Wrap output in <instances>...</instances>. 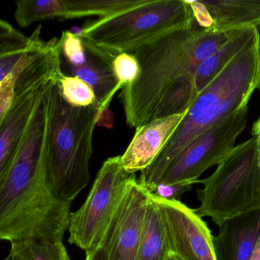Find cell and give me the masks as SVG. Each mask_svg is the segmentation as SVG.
I'll use <instances>...</instances> for the list:
<instances>
[{
	"label": "cell",
	"mask_w": 260,
	"mask_h": 260,
	"mask_svg": "<svg viewBox=\"0 0 260 260\" xmlns=\"http://www.w3.org/2000/svg\"><path fill=\"white\" fill-rule=\"evenodd\" d=\"M31 37H26L12 26L7 21H0V57L10 55L26 49Z\"/></svg>",
	"instance_id": "obj_23"
},
{
	"label": "cell",
	"mask_w": 260,
	"mask_h": 260,
	"mask_svg": "<svg viewBox=\"0 0 260 260\" xmlns=\"http://www.w3.org/2000/svg\"><path fill=\"white\" fill-rule=\"evenodd\" d=\"M113 69L121 89L133 84L141 73L139 62L132 53L117 54L113 60Z\"/></svg>",
	"instance_id": "obj_24"
},
{
	"label": "cell",
	"mask_w": 260,
	"mask_h": 260,
	"mask_svg": "<svg viewBox=\"0 0 260 260\" xmlns=\"http://www.w3.org/2000/svg\"><path fill=\"white\" fill-rule=\"evenodd\" d=\"M248 112L247 106L196 137L170 162L157 183H199L203 173L218 165L234 150L247 124Z\"/></svg>",
	"instance_id": "obj_8"
},
{
	"label": "cell",
	"mask_w": 260,
	"mask_h": 260,
	"mask_svg": "<svg viewBox=\"0 0 260 260\" xmlns=\"http://www.w3.org/2000/svg\"><path fill=\"white\" fill-rule=\"evenodd\" d=\"M165 228L169 260H216L211 230L194 210L181 201L150 194Z\"/></svg>",
	"instance_id": "obj_9"
},
{
	"label": "cell",
	"mask_w": 260,
	"mask_h": 260,
	"mask_svg": "<svg viewBox=\"0 0 260 260\" xmlns=\"http://www.w3.org/2000/svg\"><path fill=\"white\" fill-rule=\"evenodd\" d=\"M258 39V28L248 27L238 30L229 41L198 67L194 74L198 92L212 82L241 51Z\"/></svg>",
	"instance_id": "obj_16"
},
{
	"label": "cell",
	"mask_w": 260,
	"mask_h": 260,
	"mask_svg": "<svg viewBox=\"0 0 260 260\" xmlns=\"http://www.w3.org/2000/svg\"><path fill=\"white\" fill-rule=\"evenodd\" d=\"M211 19V29L229 31L260 25V0L202 1Z\"/></svg>",
	"instance_id": "obj_15"
},
{
	"label": "cell",
	"mask_w": 260,
	"mask_h": 260,
	"mask_svg": "<svg viewBox=\"0 0 260 260\" xmlns=\"http://www.w3.org/2000/svg\"><path fill=\"white\" fill-rule=\"evenodd\" d=\"M98 107L71 106L62 95L57 80L48 96L46 166L59 199L72 201L90 181L89 160Z\"/></svg>",
	"instance_id": "obj_4"
},
{
	"label": "cell",
	"mask_w": 260,
	"mask_h": 260,
	"mask_svg": "<svg viewBox=\"0 0 260 260\" xmlns=\"http://www.w3.org/2000/svg\"><path fill=\"white\" fill-rule=\"evenodd\" d=\"M82 39L86 52L84 64L79 67L62 64V68L64 67L71 76L84 80L92 88L96 100L95 106L98 107L100 115L103 111L109 109L114 95L121 89L113 69V60L117 54Z\"/></svg>",
	"instance_id": "obj_13"
},
{
	"label": "cell",
	"mask_w": 260,
	"mask_h": 260,
	"mask_svg": "<svg viewBox=\"0 0 260 260\" xmlns=\"http://www.w3.org/2000/svg\"><path fill=\"white\" fill-rule=\"evenodd\" d=\"M4 260H9L8 258H5V259H4Z\"/></svg>",
	"instance_id": "obj_31"
},
{
	"label": "cell",
	"mask_w": 260,
	"mask_h": 260,
	"mask_svg": "<svg viewBox=\"0 0 260 260\" xmlns=\"http://www.w3.org/2000/svg\"><path fill=\"white\" fill-rule=\"evenodd\" d=\"M258 89H260V52H259V74H258Z\"/></svg>",
	"instance_id": "obj_30"
},
{
	"label": "cell",
	"mask_w": 260,
	"mask_h": 260,
	"mask_svg": "<svg viewBox=\"0 0 260 260\" xmlns=\"http://www.w3.org/2000/svg\"><path fill=\"white\" fill-rule=\"evenodd\" d=\"M136 174L127 173L121 156L105 161L81 208L71 213L69 243L80 247L86 255L103 246L108 233Z\"/></svg>",
	"instance_id": "obj_7"
},
{
	"label": "cell",
	"mask_w": 260,
	"mask_h": 260,
	"mask_svg": "<svg viewBox=\"0 0 260 260\" xmlns=\"http://www.w3.org/2000/svg\"><path fill=\"white\" fill-rule=\"evenodd\" d=\"M49 89L41 99L10 167L0 176V238L62 241L72 202L59 199L47 173Z\"/></svg>",
	"instance_id": "obj_1"
},
{
	"label": "cell",
	"mask_w": 260,
	"mask_h": 260,
	"mask_svg": "<svg viewBox=\"0 0 260 260\" xmlns=\"http://www.w3.org/2000/svg\"><path fill=\"white\" fill-rule=\"evenodd\" d=\"M194 15L186 0H146L142 5L86 22L80 36L111 52L132 53L178 30L192 28Z\"/></svg>",
	"instance_id": "obj_5"
},
{
	"label": "cell",
	"mask_w": 260,
	"mask_h": 260,
	"mask_svg": "<svg viewBox=\"0 0 260 260\" xmlns=\"http://www.w3.org/2000/svg\"><path fill=\"white\" fill-rule=\"evenodd\" d=\"M250 260H260V237L257 242L256 246H255Z\"/></svg>",
	"instance_id": "obj_29"
},
{
	"label": "cell",
	"mask_w": 260,
	"mask_h": 260,
	"mask_svg": "<svg viewBox=\"0 0 260 260\" xmlns=\"http://www.w3.org/2000/svg\"><path fill=\"white\" fill-rule=\"evenodd\" d=\"M144 188L156 197L170 201H180L185 193L192 190L193 185L157 183Z\"/></svg>",
	"instance_id": "obj_25"
},
{
	"label": "cell",
	"mask_w": 260,
	"mask_h": 260,
	"mask_svg": "<svg viewBox=\"0 0 260 260\" xmlns=\"http://www.w3.org/2000/svg\"><path fill=\"white\" fill-rule=\"evenodd\" d=\"M59 44L62 64L73 67L84 64L86 60V48L80 35L70 31H63Z\"/></svg>",
	"instance_id": "obj_22"
},
{
	"label": "cell",
	"mask_w": 260,
	"mask_h": 260,
	"mask_svg": "<svg viewBox=\"0 0 260 260\" xmlns=\"http://www.w3.org/2000/svg\"><path fill=\"white\" fill-rule=\"evenodd\" d=\"M260 39L240 53L202 89L154 162L141 172L139 183L155 185L175 157L201 133L248 106L258 88Z\"/></svg>",
	"instance_id": "obj_3"
},
{
	"label": "cell",
	"mask_w": 260,
	"mask_h": 260,
	"mask_svg": "<svg viewBox=\"0 0 260 260\" xmlns=\"http://www.w3.org/2000/svg\"><path fill=\"white\" fill-rule=\"evenodd\" d=\"M149 191L137 180L126 194L103 248L107 260H137Z\"/></svg>",
	"instance_id": "obj_10"
},
{
	"label": "cell",
	"mask_w": 260,
	"mask_h": 260,
	"mask_svg": "<svg viewBox=\"0 0 260 260\" xmlns=\"http://www.w3.org/2000/svg\"><path fill=\"white\" fill-rule=\"evenodd\" d=\"M252 135L256 138L257 150H258V160L260 164V117L252 126Z\"/></svg>",
	"instance_id": "obj_27"
},
{
	"label": "cell",
	"mask_w": 260,
	"mask_h": 260,
	"mask_svg": "<svg viewBox=\"0 0 260 260\" xmlns=\"http://www.w3.org/2000/svg\"><path fill=\"white\" fill-rule=\"evenodd\" d=\"M57 83L62 95L71 106L85 108L95 105V92L84 80L63 73L57 79Z\"/></svg>",
	"instance_id": "obj_21"
},
{
	"label": "cell",
	"mask_w": 260,
	"mask_h": 260,
	"mask_svg": "<svg viewBox=\"0 0 260 260\" xmlns=\"http://www.w3.org/2000/svg\"><path fill=\"white\" fill-rule=\"evenodd\" d=\"M198 95L194 74L186 73L178 76L162 92L150 121L186 113Z\"/></svg>",
	"instance_id": "obj_17"
},
{
	"label": "cell",
	"mask_w": 260,
	"mask_h": 260,
	"mask_svg": "<svg viewBox=\"0 0 260 260\" xmlns=\"http://www.w3.org/2000/svg\"><path fill=\"white\" fill-rule=\"evenodd\" d=\"M86 260H107V258H106L104 249L103 248H100L92 253L87 254Z\"/></svg>",
	"instance_id": "obj_28"
},
{
	"label": "cell",
	"mask_w": 260,
	"mask_h": 260,
	"mask_svg": "<svg viewBox=\"0 0 260 260\" xmlns=\"http://www.w3.org/2000/svg\"><path fill=\"white\" fill-rule=\"evenodd\" d=\"M96 125L104 126L111 128L113 125V115L109 109L103 111L97 116Z\"/></svg>",
	"instance_id": "obj_26"
},
{
	"label": "cell",
	"mask_w": 260,
	"mask_h": 260,
	"mask_svg": "<svg viewBox=\"0 0 260 260\" xmlns=\"http://www.w3.org/2000/svg\"><path fill=\"white\" fill-rule=\"evenodd\" d=\"M200 206L194 210L200 217H210L221 226L226 220L260 210V164L256 138L234 147L206 179L199 180Z\"/></svg>",
	"instance_id": "obj_6"
},
{
	"label": "cell",
	"mask_w": 260,
	"mask_h": 260,
	"mask_svg": "<svg viewBox=\"0 0 260 260\" xmlns=\"http://www.w3.org/2000/svg\"><path fill=\"white\" fill-rule=\"evenodd\" d=\"M185 114L153 120L138 127L132 142L121 156L124 170L135 174L148 168L173 136Z\"/></svg>",
	"instance_id": "obj_12"
},
{
	"label": "cell",
	"mask_w": 260,
	"mask_h": 260,
	"mask_svg": "<svg viewBox=\"0 0 260 260\" xmlns=\"http://www.w3.org/2000/svg\"><path fill=\"white\" fill-rule=\"evenodd\" d=\"M260 237V210L226 220L213 237L216 260H250Z\"/></svg>",
	"instance_id": "obj_14"
},
{
	"label": "cell",
	"mask_w": 260,
	"mask_h": 260,
	"mask_svg": "<svg viewBox=\"0 0 260 260\" xmlns=\"http://www.w3.org/2000/svg\"><path fill=\"white\" fill-rule=\"evenodd\" d=\"M10 243L9 260H71L62 241L28 239Z\"/></svg>",
	"instance_id": "obj_20"
},
{
	"label": "cell",
	"mask_w": 260,
	"mask_h": 260,
	"mask_svg": "<svg viewBox=\"0 0 260 260\" xmlns=\"http://www.w3.org/2000/svg\"><path fill=\"white\" fill-rule=\"evenodd\" d=\"M55 80L15 96L8 112L0 118V176L11 164L41 99Z\"/></svg>",
	"instance_id": "obj_11"
},
{
	"label": "cell",
	"mask_w": 260,
	"mask_h": 260,
	"mask_svg": "<svg viewBox=\"0 0 260 260\" xmlns=\"http://www.w3.org/2000/svg\"><path fill=\"white\" fill-rule=\"evenodd\" d=\"M146 0H58V17L73 19L88 16L109 17L142 5Z\"/></svg>",
	"instance_id": "obj_19"
},
{
	"label": "cell",
	"mask_w": 260,
	"mask_h": 260,
	"mask_svg": "<svg viewBox=\"0 0 260 260\" xmlns=\"http://www.w3.org/2000/svg\"><path fill=\"white\" fill-rule=\"evenodd\" d=\"M137 260H169L165 228L159 208L150 192Z\"/></svg>",
	"instance_id": "obj_18"
},
{
	"label": "cell",
	"mask_w": 260,
	"mask_h": 260,
	"mask_svg": "<svg viewBox=\"0 0 260 260\" xmlns=\"http://www.w3.org/2000/svg\"><path fill=\"white\" fill-rule=\"evenodd\" d=\"M237 31L192 27L165 35L132 51L141 73L120 94L127 124L137 129L148 123L168 85L181 74H196L199 65Z\"/></svg>",
	"instance_id": "obj_2"
}]
</instances>
